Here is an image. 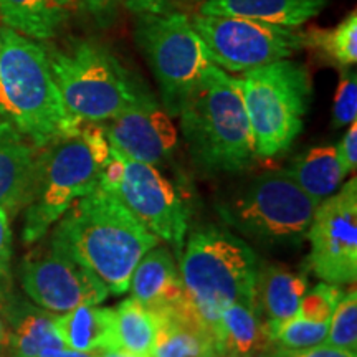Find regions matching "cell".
<instances>
[{"mask_svg": "<svg viewBox=\"0 0 357 357\" xmlns=\"http://www.w3.org/2000/svg\"><path fill=\"white\" fill-rule=\"evenodd\" d=\"M118 154L124 174L116 195L151 234L181 253L189 229V207L178 187L162 176L158 166Z\"/></svg>", "mask_w": 357, "mask_h": 357, "instance_id": "obj_13", "label": "cell"}, {"mask_svg": "<svg viewBox=\"0 0 357 357\" xmlns=\"http://www.w3.org/2000/svg\"><path fill=\"white\" fill-rule=\"evenodd\" d=\"M113 336L114 349L153 357L158 336V318L139 301L129 298L113 310Z\"/></svg>", "mask_w": 357, "mask_h": 357, "instance_id": "obj_25", "label": "cell"}, {"mask_svg": "<svg viewBox=\"0 0 357 357\" xmlns=\"http://www.w3.org/2000/svg\"><path fill=\"white\" fill-rule=\"evenodd\" d=\"M339 162H341L342 171L349 176L357 167V123L352 121L349 129L342 137V141L336 146Z\"/></svg>", "mask_w": 357, "mask_h": 357, "instance_id": "obj_31", "label": "cell"}, {"mask_svg": "<svg viewBox=\"0 0 357 357\" xmlns=\"http://www.w3.org/2000/svg\"><path fill=\"white\" fill-rule=\"evenodd\" d=\"M0 114L38 149L79 132L42 42L0 26Z\"/></svg>", "mask_w": 357, "mask_h": 357, "instance_id": "obj_2", "label": "cell"}, {"mask_svg": "<svg viewBox=\"0 0 357 357\" xmlns=\"http://www.w3.org/2000/svg\"><path fill=\"white\" fill-rule=\"evenodd\" d=\"M357 116V78L354 71L342 73L333 105L334 128L349 126Z\"/></svg>", "mask_w": 357, "mask_h": 357, "instance_id": "obj_30", "label": "cell"}, {"mask_svg": "<svg viewBox=\"0 0 357 357\" xmlns=\"http://www.w3.org/2000/svg\"><path fill=\"white\" fill-rule=\"evenodd\" d=\"M10 275L0 276V357L8 352V301H10Z\"/></svg>", "mask_w": 357, "mask_h": 357, "instance_id": "obj_34", "label": "cell"}, {"mask_svg": "<svg viewBox=\"0 0 357 357\" xmlns=\"http://www.w3.org/2000/svg\"><path fill=\"white\" fill-rule=\"evenodd\" d=\"M324 344L357 352V293L356 288L346 291L329 319Z\"/></svg>", "mask_w": 357, "mask_h": 357, "instance_id": "obj_27", "label": "cell"}, {"mask_svg": "<svg viewBox=\"0 0 357 357\" xmlns=\"http://www.w3.org/2000/svg\"><path fill=\"white\" fill-rule=\"evenodd\" d=\"M124 3L134 13L162 12L167 8V0H124Z\"/></svg>", "mask_w": 357, "mask_h": 357, "instance_id": "obj_36", "label": "cell"}, {"mask_svg": "<svg viewBox=\"0 0 357 357\" xmlns=\"http://www.w3.org/2000/svg\"><path fill=\"white\" fill-rule=\"evenodd\" d=\"M55 329L65 347L79 352L114 349L113 310L83 305L65 312H55Z\"/></svg>", "mask_w": 357, "mask_h": 357, "instance_id": "obj_22", "label": "cell"}, {"mask_svg": "<svg viewBox=\"0 0 357 357\" xmlns=\"http://www.w3.org/2000/svg\"><path fill=\"white\" fill-rule=\"evenodd\" d=\"M212 333L220 356L260 357L275 346L258 306L248 303L227 306Z\"/></svg>", "mask_w": 357, "mask_h": 357, "instance_id": "obj_18", "label": "cell"}, {"mask_svg": "<svg viewBox=\"0 0 357 357\" xmlns=\"http://www.w3.org/2000/svg\"><path fill=\"white\" fill-rule=\"evenodd\" d=\"M328 329L329 323H312L294 314L271 334V341L280 349H306L323 344Z\"/></svg>", "mask_w": 357, "mask_h": 357, "instance_id": "obj_28", "label": "cell"}, {"mask_svg": "<svg viewBox=\"0 0 357 357\" xmlns=\"http://www.w3.org/2000/svg\"><path fill=\"white\" fill-rule=\"evenodd\" d=\"M38 151L0 114V207L8 215L22 211L29 200Z\"/></svg>", "mask_w": 357, "mask_h": 357, "instance_id": "obj_16", "label": "cell"}, {"mask_svg": "<svg viewBox=\"0 0 357 357\" xmlns=\"http://www.w3.org/2000/svg\"><path fill=\"white\" fill-rule=\"evenodd\" d=\"M258 270L255 250L240 236L213 225L192 231L178 265L187 298L211 331L227 306L257 305Z\"/></svg>", "mask_w": 357, "mask_h": 357, "instance_id": "obj_4", "label": "cell"}, {"mask_svg": "<svg viewBox=\"0 0 357 357\" xmlns=\"http://www.w3.org/2000/svg\"><path fill=\"white\" fill-rule=\"evenodd\" d=\"M306 291L307 278L305 275L293 273L278 266H265L258 270L257 306L270 337L281 324L296 314Z\"/></svg>", "mask_w": 357, "mask_h": 357, "instance_id": "obj_21", "label": "cell"}, {"mask_svg": "<svg viewBox=\"0 0 357 357\" xmlns=\"http://www.w3.org/2000/svg\"><path fill=\"white\" fill-rule=\"evenodd\" d=\"M344 293L341 284L319 283L303 296L296 316L312 323H329L334 307L337 306Z\"/></svg>", "mask_w": 357, "mask_h": 357, "instance_id": "obj_29", "label": "cell"}, {"mask_svg": "<svg viewBox=\"0 0 357 357\" xmlns=\"http://www.w3.org/2000/svg\"><path fill=\"white\" fill-rule=\"evenodd\" d=\"M47 53L66 109L82 123L109 121L146 93L100 43L77 42Z\"/></svg>", "mask_w": 357, "mask_h": 357, "instance_id": "obj_5", "label": "cell"}, {"mask_svg": "<svg viewBox=\"0 0 357 357\" xmlns=\"http://www.w3.org/2000/svg\"><path fill=\"white\" fill-rule=\"evenodd\" d=\"M303 35V47L339 66H354L357 61V13L352 10L333 29H310Z\"/></svg>", "mask_w": 357, "mask_h": 357, "instance_id": "obj_26", "label": "cell"}, {"mask_svg": "<svg viewBox=\"0 0 357 357\" xmlns=\"http://www.w3.org/2000/svg\"><path fill=\"white\" fill-rule=\"evenodd\" d=\"M61 2H63L65 6H70V3H71V2H75V0H61Z\"/></svg>", "mask_w": 357, "mask_h": 357, "instance_id": "obj_39", "label": "cell"}, {"mask_svg": "<svg viewBox=\"0 0 357 357\" xmlns=\"http://www.w3.org/2000/svg\"><path fill=\"white\" fill-rule=\"evenodd\" d=\"M42 357H98V352H79L68 349V347H61V349L45 352Z\"/></svg>", "mask_w": 357, "mask_h": 357, "instance_id": "obj_37", "label": "cell"}, {"mask_svg": "<svg viewBox=\"0 0 357 357\" xmlns=\"http://www.w3.org/2000/svg\"><path fill=\"white\" fill-rule=\"evenodd\" d=\"M101 169L82 129L75 136L40 149L24 207V242H40L71 205L100 187Z\"/></svg>", "mask_w": 357, "mask_h": 357, "instance_id": "obj_7", "label": "cell"}, {"mask_svg": "<svg viewBox=\"0 0 357 357\" xmlns=\"http://www.w3.org/2000/svg\"><path fill=\"white\" fill-rule=\"evenodd\" d=\"M3 26L37 42L55 38L66 22L61 0H0Z\"/></svg>", "mask_w": 357, "mask_h": 357, "instance_id": "obj_23", "label": "cell"}, {"mask_svg": "<svg viewBox=\"0 0 357 357\" xmlns=\"http://www.w3.org/2000/svg\"><path fill=\"white\" fill-rule=\"evenodd\" d=\"M324 7L326 0H205L199 13L243 17L298 29L318 15Z\"/></svg>", "mask_w": 357, "mask_h": 357, "instance_id": "obj_20", "label": "cell"}, {"mask_svg": "<svg viewBox=\"0 0 357 357\" xmlns=\"http://www.w3.org/2000/svg\"><path fill=\"white\" fill-rule=\"evenodd\" d=\"M306 236L311 242V270L319 280L331 284L354 283L357 278L356 177L316 207Z\"/></svg>", "mask_w": 357, "mask_h": 357, "instance_id": "obj_12", "label": "cell"}, {"mask_svg": "<svg viewBox=\"0 0 357 357\" xmlns=\"http://www.w3.org/2000/svg\"><path fill=\"white\" fill-rule=\"evenodd\" d=\"M109 146L129 159L160 166L177 147V129L171 116L144 93L123 113L102 124Z\"/></svg>", "mask_w": 357, "mask_h": 357, "instance_id": "obj_14", "label": "cell"}, {"mask_svg": "<svg viewBox=\"0 0 357 357\" xmlns=\"http://www.w3.org/2000/svg\"><path fill=\"white\" fill-rule=\"evenodd\" d=\"M288 176L306 192L316 204L331 197L346 174L339 162L336 146H316L298 155L288 169Z\"/></svg>", "mask_w": 357, "mask_h": 357, "instance_id": "obj_24", "label": "cell"}, {"mask_svg": "<svg viewBox=\"0 0 357 357\" xmlns=\"http://www.w3.org/2000/svg\"><path fill=\"white\" fill-rule=\"evenodd\" d=\"M263 357H266V356H263Z\"/></svg>", "mask_w": 357, "mask_h": 357, "instance_id": "obj_42", "label": "cell"}, {"mask_svg": "<svg viewBox=\"0 0 357 357\" xmlns=\"http://www.w3.org/2000/svg\"><path fill=\"white\" fill-rule=\"evenodd\" d=\"M136 15L137 47L158 82L162 108L171 118H177L212 65L207 48L185 13L166 8Z\"/></svg>", "mask_w": 357, "mask_h": 357, "instance_id": "obj_8", "label": "cell"}, {"mask_svg": "<svg viewBox=\"0 0 357 357\" xmlns=\"http://www.w3.org/2000/svg\"><path fill=\"white\" fill-rule=\"evenodd\" d=\"M19 278L26 296L52 312L100 305L109 294L105 283L89 268L52 238L22 260Z\"/></svg>", "mask_w": 357, "mask_h": 357, "instance_id": "obj_11", "label": "cell"}, {"mask_svg": "<svg viewBox=\"0 0 357 357\" xmlns=\"http://www.w3.org/2000/svg\"><path fill=\"white\" fill-rule=\"evenodd\" d=\"M192 26L218 68L247 73L273 61L287 60L303 48V35L294 26L229 15H194Z\"/></svg>", "mask_w": 357, "mask_h": 357, "instance_id": "obj_10", "label": "cell"}, {"mask_svg": "<svg viewBox=\"0 0 357 357\" xmlns=\"http://www.w3.org/2000/svg\"><path fill=\"white\" fill-rule=\"evenodd\" d=\"M0 48H2V38H0Z\"/></svg>", "mask_w": 357, "mask_h": 357, "instance_id": "obj_40", "label": "cell"}, {"mask_svg": "<svg viewBox=\"0 0 357 357\" xmlns=\"http://www.w3.org/2000/svg\"><path fill=\"white\" fill-rule=\"evenodd\" d=\"M12 258V229L10 215L6 208L0 207V276L10 275Z\"/></svg>", "mask_w": 357, "mask_h": 357, "instance_id": "obj_33", "label": "cell"}, {"mask_svg": "<svg viewBox=\"0 0 357 357\" xmlns=\"http://www.w3.org/2000/svg\"><path fill=\"white\" fill-rule=\"evenodd\" d=\"M158 336L153 357H220L215 339L189 298L158 312Z\"/></svg>", "mask_w": 357, "mask_h": 357, "instance_id": "obj_15", "label": "cell"}, {"mask_svg": "<svg viewBox=\"0 0 357 357\" xmlns=\"http://www.w3.org/2000/svg\"><path fill=\"white\" fill-rule=\"evenodd\" d=\"M255 154L273 158L300 136L311 101V78L298 61L278 60L238 77Z\"/></svg>", "mask_w": 357, "mask_h": 357, "instance_id": "obj_6", "label": "cell"}, {"mask_svg": "<svg viewBox=\"0 0 357 357\" xmlns=\"http://www.w3.org/2000/svg\"><path fill=\"white\" fill-rule=\"evenodd\" d=\"M177 118L190 158L204 171L238 172L257 155L238 78L213 63Z\"/></svg>", "mask_w": 357, "mask_h": 357, "instance_id": "obj_3", "label": "cell"}, {"mask_svg": "<svg viewBox=\"0 0 357 357\" xmlns=\"http://www.w3.org/2000/svg\"><path fill=\"white\" fill-rule=\"evenodd\" d=\"M266 357H357V352H349L328 344H318L306 349H280L268 352Z\"/></svg>", "mask_w": 357, "mask_h": 357, "instance_id": "obj_32", "label": "cell"}, {"mask_svg": "<svg viewBox=\"0 0 357 357\" xmlns=\"http://www.w3.org/2000/svg\"><path fill=\"white\" fill-rule=\"evenodd\" d=\"M55 312L30 305L12 293L8 301V354L10 357H42L65 347L58 336Z\"/></svg>", "mask_w": 357, "mask_h": 357, "instance_id": "obj_19", "label": "cell"}, {"mask_svg": "<svg viewBox=\"0 0 357 357\" xmlns=\"http://www.w3.org/2000/svg\"><path fill=\"white\" fill-rule=\"evenodd\" d=\"M129 289L134 300L154 314L187 300L176 260L171 252L162 247H154L141 258L132 271Z\"/></svg>", "mask_w": 357, "mask_h": 357, "instance_id": "obj_17", "label": "cell"}, {"mask_svg": "<svg viewBox=\"0 0 357 357\" xmlns=\"http://www.w3.org/2000/svg\"><path fill=\"white\" fill-rule=\"evenodd\" d=\"M316 207L287 171H273L258 176L218 211L227 225L253 242L287 247L303 242Z\"/></svg>", "mask_w": 357, "mask_h": 357, "instance_id": "obj_9", "label": "cell"}, {"mask_svg": "<svg viewBox=\"0 0 357 357\" xmlns=\"http://www.w3.org/2000/svg\"><path fill=\"white\" fill-rule=\"evenodd\" d=\"M220 357H234V356H220Z\"/></svg>", "mask_w": 357, "mask_h": 357, "instance_id": "obj_41", "label": "cell"}, {"mask_svg": "<svg viewBox=\"0 0 357 357\" xmlns=\"http://www.w3.org/2000/svg\"><path fill=\"white\" fill-rule=\"evenodd\" d=\"M98 357H142V356L131 354V352L123 351V349H105L98 352Z\"/></svg>", "mask_w": 357, "mask_h": 357, "instance_id": "obj_38", "label": "cell"}, {"mask_svg": "<svg viewBox=\"0 0 357 357\" xmlns=\"http://www.w3.org/2000/svg\"><path fill=\"white\" fill-rule=\"evenodd\" d=\"M50 238L100 278L109 294H124L134 268L159 238L118 195L96 187L56 222Z\"/></svg>", "mask_w": 357, "mask_h": 357, "instance_id": "obj_1", "label": "cell"}, {"mask_svg": "<svg viewBox=\"0 0 357 357\" xmlns=\"http://www.w3.org/2000/svg\"><path fill=\"white\" fill-rule=\"evenodd\" d=\"M121 2L124 0H83V6L98 20H105L113 15Z\"/></svg>", "mask_w": 357, "mask_h": 357, "instance_id": "obj_35", "label": "cell"}]
</instances>
